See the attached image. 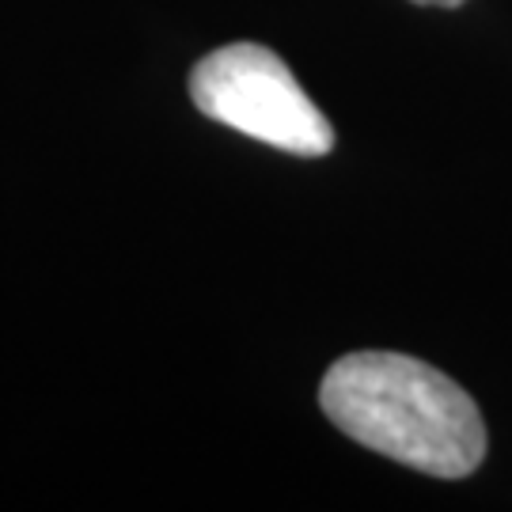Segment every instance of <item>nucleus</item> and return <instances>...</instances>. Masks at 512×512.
Returning a JSON list of instances; mask_svg holds the SVG:
<instances>
[{
    "instance_id": "2",
    "label": "nucleus",
    "mask_w": 512,
    "mask_h": 512,
    "mask_svg": "<svg viewBox=\"0 0 512 512\" xmlns=\"http://www.w3.org/2000/svg\"><path fill=\"white\" fill-rule=\"evenodd\" d=\"M190 99L205 118L281 152L315 160L334 148V126L323 110L289 65L258 42H232L202 57L190 73Z\"/></svg>"
},
{
    "instance_id": "3",
    "label": "nucleus",
    "mask_w": 512,
    "mask_h": 512,
    "mask_svg": "<svg viewBox=\"0 0 512 512\" xmlns=\"http://www.w3.org/2000/svg\"><path fill=\"white\" fill-rule=\"evenodd\" d=\"M414 4H425V8H459L463 0H414Z\"/></svg>"
},
{
    "instance_id": "1",
    "label": "nucleus",
    "mask_w": 512,
    "mask_h": 512,
    "mask_svg": "<svg viewBox=\"0 0 512 512\" xmlns=\"http://www.w3.org/2000/svg\"><path fill=\"white\" fill-rule=\"evenodd\" d=\"M319 406L349 440L433 478H467L486 459V425L475 399L406 353L365 349L334 361Z\"/></svg>"
}]
</instances>
